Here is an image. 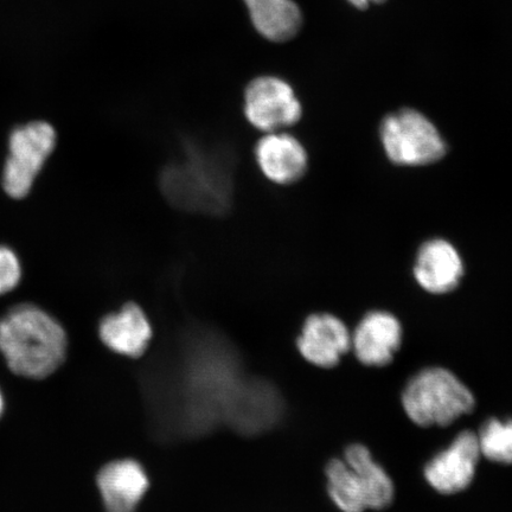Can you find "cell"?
I'll return each instance as SVG.
<instances>
[{
  "mask_svg": "<svg viewBox=\"0 0 512 512\" xmlns=\"http://www.w3.org/2000/svg\"><path fill=\"white\" fill-rule=\"evenodd\" d=\"M480 457L477 433L460 432L450 445L428 460L424 469L426 482L441 495L459 494L475 479Z\"/></svg>",
  "mask_w": 512,
  "mask_h": 512,
  "instance_id": "obj_10",
  "label": "cell"
},
{
  "mask_svg": "<svg viewBox=\"0 0 512 512\" xmlns=\"http://www.w3.org/2000/svg\"><path fill=\"white\" fill-rule=\"evenodd\" d=\"M247 374L227 334L206 323H185L139 371L151 437L178 444L220 430Z\"/></svg>",
  "mask_w": 512,
  "mask_h": 512,
  "instance_id": "obj_1",
  "label": "cell"
},
{
  "mask_svg": "<svg viewBox=\"0 0 512 512\" xmlns=\"http://www.w3.org/2000/svg\"><path fill=\"white\" fill-rule=\"evenodd\" d=\"M348 2L360 10L367 9L370 4V0H348Z\"/></svg>",
  "mask_w": 512,
  "mask_h": 512,
  "instance_id": "obj_20",
  "label": "cell"
},
{
  "mask_svg": "<svg viewBox=\"0 0 512 512\" xmlns=\"http://www.w3.org/2000/svg\"><path fill=\"white\" fill-rule=\"evenodd\" d=\"M255 157L262 174L280 185L298 182L309 164L303 144L284 132L266 133L256 144Z\"/></svg>",
  "mask_w": 512,
  "mask_h": 512,
  "instance_id": "obj_15",
  "label": "cell"
},
{
  "mask_svg": "<svg viewBox=\"0 0 512 512\" xmlns=\"http://www.w3.org/2000/svg\"><path fill=\"white\" fill-rule=\"evenodd\" d=\"M55 144L56 132L47 123H31L12 132L3 175V187L8 195L23 198L29 194Z\"/></svg>",
  "mask_w": 512,
  "mask_h": 512,
  "instance_id": "obj_8",
  "label": "cell"
},
{
  "mask_svg": "<svg viewBox=\"0 0 512 512\" xmlns=\"http://www.w3.org/2000/svg\"><path fill=\"white\" fill-rule=\"evenodd\" d=\"M380 136L384 152L401 166L438 162L446 153L445 140L424 114L405 108L382 121Z\"/></svg>",
  "mask_w": 512,
  "mask_h": 512,
  "instance_id": "obj_6",
  "label": "cell"
},
{
  "mask_svg": "<svg viewBox=\"0 0 512 512\" xmlns=\"http://www.w3.org/2000/svg\"><path fill=\"white\" fill-rule=\"evenodd\" d=\"M403 411L415 425L446 427L473 412L475 395L456 374L426 368L415 374L401 395Z\"/></svg>",
  "mask_w": 512,
  "mask_h": 512,
  "instance_id": "obj_5",
  "label": "cell"
},
{
  "mask_svg": "<svg viewBox=\"0 0 512 512\" xmlns=\"http://www.w3.org/2000/svg\"><path fill=\"white\" fill-rule=\"evenodd\" d=\"M0 352L18 376L44 379L66 358V331L38 307L17 306L0 320Z\"/></svg>",
  "mask_w": 512,
  "mask_h": 512,
  "instance_id": "obj_3",
  "label": "cell"
},
{
  "mask_svg": "<svg viewBox=\"0 0 512 512\" xmlns=\"http://www.w3.org/2000/svg\"><path fill=\"white\" fill-rule=\"evenodd\" d=\"M477 438L483 457L492 463L512 465V419L486 420Z\"/></svg>",
  "mask_w": 512,
  "mask_h": 512,
  "instance_id": "obj_18",
  "label": "cell"
},
{
  "mask_svg": "<svg viewBox=\"0 0 512 512\" xmlns=\"http://www.w3.org/2000/svg\"><path fill=\"white\" fill-rule=\"evenodd\" d=\"M21 280V265L11 249L0 247V296L14 290Z\"/></svg>",
  "mask_w": 512,
  "mask_h": 512,
  "instance_id": "obj_19",
  "label": "cell"
},
{
  "mask_svg": "<svg viewBox=\"0 0 512 512\" xmlns=\"http://www.w3.org/2000/svg\"><path fill=\"white\" fill-rule=\"evenodd\" d=\"M96 484L106 512H136L150 480L142 464L120 459L102 467Z\"/></svg>",
  "mask_w": 512,
  "mask_h": 512,
  "instance_id": "obj_13",
  "label": "cell"
},
{
  "mask_svg": "<svg viewBox=\"0 0 512 512\" xmlns=\"http://www.w3.org/2000/svg\"><path fill=\"white\" fill-rule=\"evenodd\" d=\"M235 158L227 147L185 140L160 174V190L171 206L188 213L222 215L232 207Z\"/></svg>",
  "mask_w": 512,
  "mask_h": 512,
  "instance_id": "obj_2",
  "label": "cell"
},
{
  "mask_svg": "<svg viewBox=\"0 0 512 512\" xmlns=\"http://www.w3.org/2000/svg\"><path fill=\"white\" fill-rule=\"evenodd\" d=\"M386 2V0H370V3H383Z\"/></svg>",
  "mask_w": 512,
  "mask_h": 512,
  "instance_id": "obj_22",
  "label": "cell"
},
{
  "mask_svg": "<svg viewBox=\"0 0 512 512\" xmlns=\"http://www.w3.org/2000/svg\"><path fill=\"white\" fill-rule=\"evenodd\" d=\"M325 477L331 501L342 512L380 511L394 501L392 478L362 444H351L342 459L330 460Z\"/></svg>",
  "mask_w": 512,
  "mask_h": 512,
  "instance_id": "obj_4",
  "label": "cell"
},
{
  "mask_svg": "<svg viewBox=\"0 0 512 512\" xmlns=\"http://www.w3.org/2000/svg\"><path fill=\"white\" fill-rule=\"evenodd\" d=\"M286 402L275 384L265 377L247 374L230 401L224 427L254 438L271 432L284 421Z\"/></svg>",
  "mask_w": 512,
  "mask_h": 512,
  "instance_id": "obj_7",
  "label": "cell"
},
{
  "mask_svg": "<svg viewBox=\"0 0 512 512\" xmlns=\"http://www.w3.org/2000/svg\"><path fill=\"white\" fill-rule=\"evenodd\" d=\"M4 411V398L2 392H0V416H2Z\"/></svg>",
  "mask_w": 512,
  "mask_h": 512,
  "instance_id": "obj_21",
  "label": "cell"
},
{
  "mask_svg": "<svg viewBox=\"0 0 512 512\" xmlns=\"http://www.w3.org/2000/svg\"><path fill=\"white\" fill-rule=\"evenodd\" d=\"M245 114L249 124L258 130L280 132L298 123L303 107L286 81L275 76H261L246 88Z\"/></svg>",
  "mask_w": 512,
  "mask_h": 512,
  "instance_id": "obj_9",
  "label": "cell"
},
{
  "mask_svg": "<svg viewBox=\"0 0 512 512\" xmlns=\"http://www.w3.org/2000/svg\"><path fill=\"white\" fill-rule=\"evenodd\" d=\"M463 277L464 262L452 243L433 239L420 247L414 265V278L426 292L450 293L456 290Z\"/></svg>",
  "mask_w": 512,
  "mask_h": 512,
  "instance_id": "obj_14",
  "label": "cell"
},
{
  "mask_svg": "<svg viewBox=\"0 0 512 512\" xmlns=\"http://www.w3.org/2000/svg\"><path fill=\"white\" fill-rule=\"evenodd\" d=\"M400 320L386 311H371L351 334V350L367 367L388 366L402 343Z\"/></svg>",
  "mask_w": 512,
  "mask_h": 512,
  "instance_id": "obj_12",
  "label": "cell"
},
{
  "mask_svg": "<svg viewBox=\"0 0 512 512\" xmlns=\"http://www.w3.org/2000/svg\"><path fill=\"white\" fill-rule=\"evenodd\" d=\"M99 336L119 355L138 358L149 348L153 331L146 313L136 303H127L101 320Z\"/></svg>",
  "mask_w": 512,
  "mask_h": 512,
  "instance_id": "obj_16",
  "label": "cell"
},
{
  "mask_svg": "<svg viewBox=\"0 0 512 512\" xmlns=\"http://www.w3.org/2000/svg\"><path fill=\"white\" fill-rule=\"evenodd\" d=\"M245 3L254 27L268 40H291L302 28V12L293 0H245Z\"/></svg>",
  "mask_w": 512,
  "mask_h": 512,
  "instance_id": "obj_17",
  "label": "cell"
},
{
  "mask_svg": "<svg viewBox=\"0 0 512 512\" xmlns=\"http://www.w3.org/2000/svg\"><path fill=\"white\" fill-rule=\"evenodd\" d=\"M297 347L313 366L334 368L351 350V332L336 316L315 313L305 320Z\"/></svg>",
  "mask_w": 512,
  "mask_h": 512,
  "instance_id": "obj_11",
  "label": "cell"
}]
</instances>
